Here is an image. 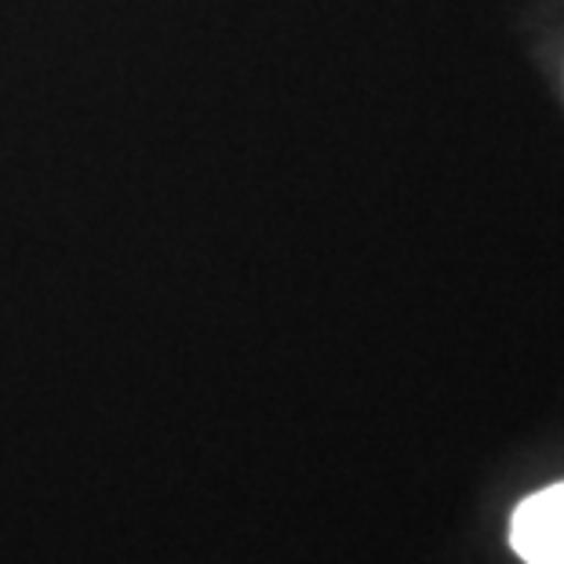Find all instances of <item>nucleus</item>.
Returning a JSON list of instances; mask_svg holds the SVG:
<instances>
[{"instance_id": "nucleus-1", "label": "nucleus", "mask_w": 564, "mask_h": 564, "mask_svg": "<svg viewBox=\"0 0 564 564\" xmlns=\"http://www.w3.org/2000/svg\"><path fill=\"white\" fill-rule=\"evenodd\" d=\"M510 543L524 564H564V481L521 502L510 524Z\"/></svg>"}]
</instances>
